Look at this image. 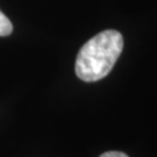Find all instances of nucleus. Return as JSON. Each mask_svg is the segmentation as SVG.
<instances>
[{"instance_id": "nucleus-1", "label": "nucleus", "mask_w": 157, "mask_h": 157, "mask_svg": "<svg viewBox=\"0 0 157 157\" xmlns=\"http://www.w3.org/2000/svg\"><path fill=\"white\" fill-rule=\"evenodd\" d=\"M124 49V37L118 30H104L90 39L76 58V75L84 82H97L111 72Z\"/></svg>"}, {"instance_id": "nucleus-2", "label": "nucleus", "mask_w": 157, "mask_h": 157, "mask_svg": "<svg viewBox=\"0 0 157 157\" xmlns=\"http://www.w3.org/2000/svg\"><path fill=\"white\" fill-rule=\"evenodd\" d=\"M13 32V26L10 19L0 11V36H7Z\"/></svg>"}, {"instance_id": "nucleus-3", "label": "nucleus", "mask_w": 157, "mask_h": 157, "mask_svg": "<svg viewBox=\"0 0 157 157\" xmlns=\"http://www.w3.org/2000/svg\"><path fill=\"white\" fill-rule=\"evenodd\" d=\"M99 157H128V156L124 152H121V151H107V152H104Z\"/></svg>"}]
</instances>
